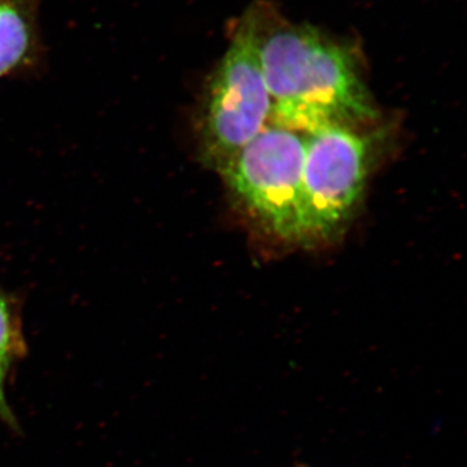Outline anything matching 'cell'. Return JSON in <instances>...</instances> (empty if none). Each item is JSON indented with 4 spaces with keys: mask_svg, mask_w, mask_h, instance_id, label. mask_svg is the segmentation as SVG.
Returning <instances> with one entry per match:
<instances>
[{
    "mask_svg": "<svg viewBox=\"0 0 467 467\" xmlns=\"http://www.w3.org/2000/svg\"><path fill=\"white\" fill-rule=\"evenodd\" d=\"M272 119L299 133L325 126L359 128L376 107L346 50L308 27H281L260 38Z\"/></svg>",
    "mask_w": 467,
    "mask_h": 467,
    "instance_id": "1",
    "label": "cell"
},
{
    "mask_svg": "<svg viewBox=\"0 0 467 467\" xmlns=\"http://www.w3.org/2000/svg\"><path fill=\"white\" fill-rule=\"evenodd\" d=\"M304 159L306 134L272 122L217 171L261 225L301 243Z\"/></svg>",
    "mask_w": 467,
    "mask_h": 467,
    "instance_id": "2",
    "label": "cell"
},
{
    "mask_svg": "<svg viewBox=\"0 0 467 467\" xmlns=\"http://www.w3.org/2000/svg\"><path fill=\"white\" fill-rule=\"evenodd\" d=\"M259 43L256 18L248 15L209 82L201 124L202 158L209 167L225 164L272 119Z\"/></svg>",
    "mask_w": 467,
    "mask_h": 467,
    "instance_id": "3",
    "label": "cell"
},
{
    "mask_svg": "<svg viewBox=\"0 0 467 467\" xmlns=\"http://www.w3.org/2000/svg\"><path fill=\"white\" fill-rule=\"evenodd\" d=\"M370 135L331 125L306 134L301 242L328 239L353 214L373 160Z\"/></svg>",
    "mask_w": 467,
    "mask_h": 467,
    "instance_id": "4",
    "label": "cell"
},
{
    "mask_svg": "<svg viewBox=\"0 0 467 467\" xmlns=\"http://www.w3.org/2000/svg\"><path fill=\"white\" fill-rule=\"evenodd\" d=\"M38 0H0V77L32 63L38 52Z\"/></svg>",
    "mask_w": 467,
    "mask_h": 467,
    "instance_id": "5",
    "label": "cell"
},
{
    "mask_svg": "<svg viewBox=\"0 0 467 467\" xmlns=\"http://www.w3.org/2000/svg\"><path fill=\"white\" fill-rule=\"evenodd\" d=\"M20 337L12 317L8 301L0 294V418L14 425L15 417L5 400V377L20 348Z\"/></svg>",
    "mask_w": 467,
    "mask_h": 467,
    "instance_id": "6",
    "label": "cell"
}]
</instances>
